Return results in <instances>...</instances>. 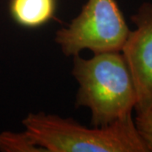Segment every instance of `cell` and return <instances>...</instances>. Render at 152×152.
Masks as SVG:
<instances>
[{
	"mask_svg": "<svg viewBox=\"0 0 152 152\" xmlns=\"http://www.w3.org/2000/svg\"><path fill=\"white\" fill-rule=\"evenodd\" d=\"M72 74L80 85L76 107L91 110L94 127L107 126L132 113L135 88L121 52L94 53L90 59L75 55Z\"/></svg>",
	"mask_w": 152,
	"mask_h": 152,
	"instance_id": "obj_1",
	"label": "cell"
},
{
	"mask_svg": "<svg viewBox=\"0 0 152 152\" xmlns=\"http://www.w3.org/2000/svg\"><path fill=\"white\" fill-rule=\"evenodd\" d=\"M22 124L45 152H148L132 113L94 129L44 113L28 114Z\"/></svg>",
	"mask_w": 152,
	"mask_h": 152,
	"instance_id": "obj_2",
	"label": "cell"
},
{
	"mask_svg": "<svg viewBox=\"0 0 152 152\" xmlns=\"http://www.w3.org/2000/svg\"><path fill=\"white\" fill-rule=\"evenodd\" d=\"M129 32L116 0H88L80 15L57 31L55 42L66 56L86 49L93 53L121 52Z\"/></svg>",
	"mask_w": 152,
	"mask_h": 152,
	"instance_id": "obj_3",
	"label": "cell"
},
{
	"mask_svg": "<svg viewBox=\"0 0 152 152\" xmlns=\"http://www.w3.org/2000/svg\"><path fill=\"white\" fill-rule=\"evenodd\" d=\"M131 20L130 31L122 54L130 72L136 92V112L152 108V4L144 3Z\"/></svg>",
	"mask_w": 152,
	"mask_h": 152,
	"instance_id": "obj_4",
	"label": "cell"
},
{
	"mask_svg": "<svg viewBox=\"0 0 152 152\" xmlns=\"http://www.w3.org/2000/svg\"><path fill=\"white\" fill-rule=\"evenodd\" d=\"M57 0H10V13L22 27L34 29L45 26L55 16Z\"/></svg>",
	"mask_w": 152,
	"mask_h": 152,
	"instance_id": "obj_5",
	"label": "cell"
},
{
	"mask_svg": "<svg viewBox=\"0 0 152 152\" xmlns=\"http://www.w3.org/2000/svg\"><path fill=\"white\" fill-rule=\"evenodd\" d=\"M0 151L4 152H45L33 141L25 131L23 133L4 132L0 134Z\"/></svg>",
	"mask_w": 152,
	"mask_h": 152,
	"instance_id": "obj_6",
	"label": "cell"
},
{
	"mask_svg": "<svg viewBox=\"0 0 152 152\" xmlns=\"http://www.w3.org/2000/svg\"><path fill=\"white\" fill-rule=\"evenodd\" d=\"M134 124L139 134L146 147L147 151L152 152V108L136 112Z\"/></svg>",
	"mask_w": 152,
	"mask_h": 152,
	"instance_id": "obj_7",
	"label": "cell"
}]
</instances>
